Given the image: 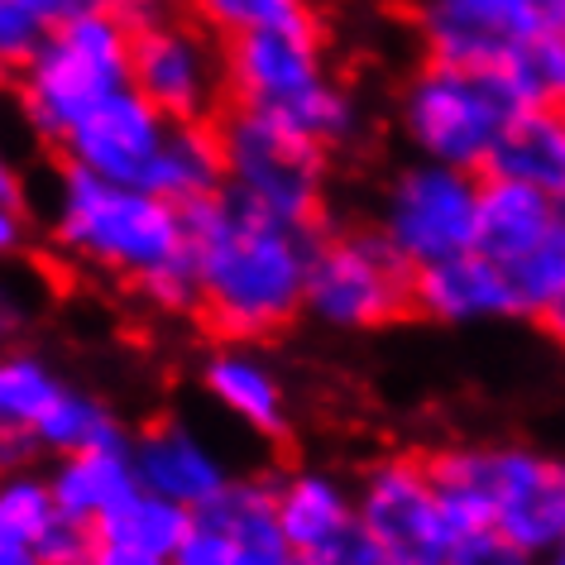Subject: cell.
Instances as JSON below:
<instances>
[{
  "label": "cell",
  "mask_w": 565,
  "mask_h": 565,
  "mask_svg": "<svg viewBox=\"0 0 565 565\" xmlns=\"http://www.w3.org/2000/svg\"><path fill=\"white\" fill-rule=\"evenodd\" d=\"M542 327L551 331V335H556V341L565 345V302H556V307H551V312H546V321H542Z\"/></svg>",
  "instance_id": "cell-42"
},
{
  "label": "cell",
  "mask_w": 565,
  "mask_h": 565,
  "mask_svg": "<svg viewBox=\"0 0 565 565\" xmlns=\"http://www.w3.org/2000/svg\"><path fill=\"white\" fill-rule=\"evenodd\" d=\"M268 484H274L278 522H282V532H288V542L298 546V556L360 518L355 484H350L345 475L327 470V465H288V470H278Z\"/></svg>",
  "instance_id": "cell-19"
},
{
  "label": "cell",
  "mask_w": 565,
  "mask_h": 565,
  "mask_svg": "<svg viewBox=\"0 0 565 565\" xmlns=\"http://www.w3.org/2000/svg\"><path fill=\"white\" fill-rule=\"evenodd\" d=\"M536 565H565V542H556L546 556H536Z\"/></svg>",
  "instance_id": "cell-43"
},
{
  "label": "cell",
  "mask_w": 565,
  "mask_h": 565,
  "mask_svg": "<svg viewBox=\"0 0 565 565\" xmlns=\"http://www.w3.org/2000/svg\"><path fill=\"white\" fill-rule=\"evenodd\" d=\"M355 513L393 565H450L460 518L431 470V456L388 450L355 479Z\"/></svg>",
  "instance_id": "cell-9"
},
{
  "label": "cell",
  "mask_w": 565,
  "mask_h": 565,
  "mask_svg": "<svg viewBox=\"0 0 565 565\" xmlns=\"http://www.w3.org/2000/svg\"><path fill=\"white\" fill-rule=\"evenodd\" d=\"M34 556L44 565H92V556H96V527L58 513V518H53V527L34 542Z\"/></svg>",
  "instance_id": "cell-32"
},
{
  "label": "cell",
  "mask_w": 565,
  "mask_h": 565,
  "mask_svg": "<svg viewBox=\"0 0 565 565\" xmlns=\"http://www.w3.org/2000/svg\"><path fill=\"white\" fill-rule=\"evenodd\" d=\"M44 39L49 24L30 10V0H0V77H20Z\"/></svg>",
  "instance_id": "cell-29"
},
{
  "label": "cell",
  "mask_w": 565,
  "mask_h": 565,
  "mask_svg": "<svg viewBox=\"0 0 565 565\" xmlns=\"http://www.w3.org/2000/svg\"><path fill=\"white\" fill-rule=\"evenodd\" d=\"M92 565H173L168 556H153V551H139V546H120V542H102L96 536V556Z\"/></svg>",
  "instance_id": "cell-37"
},
{
  "label": "cell",
  "mask_w": 565,
  "mask_h": 565,
  "mask_svg": "<svg viewBox=\"0 0 565 565\" xmlns=\"http://www.w3.org/2000/svg\"><path fill=\"white\" fill-rule=\"evenodd\" d=\"M450 565H536V556L499 527H465L456 551H450Z\"/></svg>",
  "instance_id": "cell-31"
},
{
  "label": "cell",
  "mask_w": 565,
  "mask_h": 565,
  "mask_svg": "<svg viewBox=\"0 0 565 565\" xmlns=\"http://www.w3.org/2000/svg\"><path fill=\"white\" fill-rule=\"evenodd\" d=\"M532 6L536 10H542V15L551 20V15H561V10H565V0H532Z\"/></svg>",
  "instance_id": "cell-44"
},
{
  "label": "cell",
  "mask_w": 565,
  "mask_h": 565,
  "mask_svg": "<svg viewBox=\"0 0 565 565\" xmlns=\"http://www.w3.org/2000/svg\"><path fill=\"white\" fill-rule=\"evenodd\" d=\"M192 15L216 39H245L268 30H317L312 0H188Z\"/></svg>",
  "instance_id": "cell-26"
},
{
  "label": "cell",
  "mask_w": 565,
  "mask_h": 565,
  "mask_svg": "<svg viewBox=\"0 0 565 565\" xmlns=\"http://www.w3.org/2000/svg\"><path fill=\"white\" fill-rule=\"evenodd\" d=\"M149 192L168 196L182 211L225 192V159H221L216 120H173L159 163L149 173Z\"/></svg>",
  "instance_id": "cell-22"
},
{
  "label": "cell",
  "mask_w": 565,
  "mask_h": 565,
  "mask_svg": "<svg viewBox=\"0 0 565 565\" xmlns=\"http://www.w3.org/2000/svg\"><path fill=\"white\" fill-rule=\"evenodd\" d=\"M34 456V441L24 431H10V427H0V475H10V470H24Z\"/></svg>",
  "instance_id": "cell-39"
},
{
  "label": "cell",
  "mask_w": 565,
  "mask_h": 565,
  "mask_svg": "<svg viewBox=\"0 0 565 565\" xmlns=\"http://www.w3.org/2000/svg\"><path fill=\"white\" fill-rule=\"evenodd\" d=\"M546 15L532 0H422L417 34L427 58L465 67H508L527 58Z\"/></svg>",
  "instance_id": "cell-12"
},
{
  "label": "cell",
  "mask_w": 565,
  "mask_h": 565,
  "mask_svg": "<svg viewBox=\"0 0 565 565\" xmlns=\"http://www.w3.org/2000/svg\"><path fill=\"white\" fill-rule=\"evenodd\" d=\"M413 274L379 231H327L307 264V317L327 331H384L413 312Z\"/></svg>",
  "instance_id": "cell-8"
},
{
  "label": "cell",
  "mask_w": 565,
  "mask_h": 565,
  "mask_svg": "<svg viewBox=\"0 0 565 565\" xmlns=\"http://www.w3.org/2000/svg\"><path fill=\"white\" fill-rule=\"evenodd\" d=\"M67 388L63 370L30 345H0V427L24 431L34 441L39 417Z\"/></svg>",
  "instance_id": "cell-23"
},
{
  "label": "cell",
  "mask_w": 565,
  "mask_h": 565,
  "mask_svg": "<svg viewBox=\"0 0 565 565\" xmlns=\"http://www.w3.org/2000/svg\"><path fill=\"white\" fill-rule=\"evenodd\" d=\"M168 130H173V120H168L145 92L120 87L116 96L92 106L87 116L67 130L58 153L67 168H82V173L149 188V173L163 153Z\"/></svg>",
  "instance_id": "cell-14"
},
{
  "label": "cell",
  "mask_w": 565,
  "mask_h": 565,
  "mask_svg": "<svg viewBox=\"0 0 565 565\" xmlns=\"http://www.w3.org/2000/svg\"><path fill=\"white\" fill-rule=\"evenodd\" d=\"M182 6H188V0H116V6H110V10H120V15H125V20H130V24H135V30H139V24H149V20L178 15V10H182Z\"/></svg>",
  "instance_id": "cell-38"
},
{
  "label": "cell",
  "mask_w": 565,
  "mask_h": 565,
  "mask_svg": "<svg viewBox=\"0 0 565 565\" xmlns=\"http://www.w3.org/2000/svg\"><path fill=\"white\" fill-rule=\"evenodd\" d=\"M0 565H44L34 556V546L24 542H0Z\"/></svg>",
  "instance_id": "cell-41"
},
{
  "label": "cell",
  "mask_w": 565,
  "mask_h": 565,
  "mask_svg": "<svg viewBox=\"0 0 565 565\" xmlns=\"http://www.w3.org/2000/svg\"><path fill=\"white\" fill-rule=\"evenodd\" d=\"M49 239L87 274L130 282L153 312H196L188 211L159 192L63 163L49 192Z\"/></svg>",
  "instance_id": "cell-1"
},
{
  "label": "cell",
  "mask_w": 565,
  "mask_h": 565,
  "mask_svg": "<svg viewBox=\"0 0 565 565\" xmlns=\"http://www.w3.org/2000/svg\"><path fill=\"white\" fill-rule=\"evenodd\" d=\"M565 216L561 196H546L536 188H522L513 178L484 173V192H479V245L493 264H513L518 254H527L536 239L556 231Z\"/></svg>",
  "instance_id": "cell-20"
},
{
  "label": "cell",
  "mask_w": 565,
  "mask_h": 565,
  "mask_svg": "<svg viewBox=\"0 0 565 565\" xmlns=\"http://www.w3.org/2000/svg\"><path fill=\"white\" fill-rule=\"evenodd\" d=\"M302 565H393L384 556V546L364 532V522L355 518L350 527H341L327 542H317L312 551H302Z\"/></svg>",
  "instance_id": "cell-30"
},
{
  "label": "cell",
  "mask_w": 565,
  "mask_h": 565,
  "mask_svg": "<svg viewBox=\"0 0 565 565\" xmlns=\"http://www.w3.org/2000/svg\"><path fill=\"white\" fill-rule=\"evenodd\" d=\"M173 565H302L274 508L268 479H235L211 508L192 518Z\"/></svg>",
  "instance_id": "cell-13"
},
{
  "label": "cell",
  "mask_w": 565,
  "mask_h": 565,
  "mask_svg": "<svg viewBox=\"0 0 565 565\" xmlns=\"http://www.w3.org/2000/svg\"><path fill=\"white\" fill-rule=\"evenodd\" d=\"M225 82H231V106L274 116L321 149L345 145L360 130V102L331 73L321 30H268L231 39Z\"/></svg>",
  "instance_id": "cell-5"
},
{
  "label": "cell",
  "mask_w": 565,
  "mask_h": 565,
  "mask_svg": "<svg viewBox=\"0 0 565 565\" xmlns=\"http://www.w3.org/2000/svg\"><path fill=\"white\" fill-rule=\"evenodd\" d=\"M135 58V24L120 10L73 20L49 30L44 49L15 77V110L39 145L58 149L67 130L102 106L106 96L130 87Z\"/></svg>",
  "instance_id": "cell-6"
},
{
  "label": "cell",
  "mask_w": 565,
  "mask_h": 565,
  "mask_svg": "<svg viewBox=\"0 0 565 565\" xmlns=\"http://www.w3.org/2000/svg\"><path fill=\"white\" fill-rule=\"evenodd\" d=\"M0 196L6 202H24V168L15 163V153L0 145Z\"/></svg>",
  "instance_id": "cell-40"
},
{
  "label": "cell",
  "mask_w": 565,
  "mask_h": 565,
  "mask_svg": "<svg viewBox=\"0 0 565 565\" xmlns=\"http://www.w3.org/2000/svg\"><path fill=\"white\" fill-rule=\"evenodd\" d=\"M110 441H125L116 407L77 384H67L34 427V450H44L53 460L77 456V450H92V446H110Z\"/></svg>",
  "instance_id": "cell-24"
},
{
  "label": "cell",
  "mask_w": 565,
  "mask_h": 565,
  "mask_svg": "<svg viewBox=\"0 0 565 565\" xmlns=\"http://www.w3.org/2000/svg\"><path fill=\"white\" fill-rule=\"evenodd\" d=\"M34 312H39L34 288L0 264V345H15L34 327Z\"/></svg>",
  "instance_id": "cell-34"
},
{
  "label": "cell",
  "mask_w": 565,
  "mask_h": 565,
  "mask_svg": "<svg viewBox=\"0 0 565 565\" xmlns=\"http://www.w3.org/2000/svg\"><path fill=\"white\" fill-rule=\"evenodd\" d=\"M24 245H30V216H24V202H6V196H0V264H10Z\"/></svg>",
  "instance_id": "cell-36"
},
{
  "label": "cell",
  "mask_w": 565,
  "mask_h": 565,
  "mask_svg": "<svg viewBox=\"0 0 565 565\" xmlns=\"http://www.w3.org/2000/svg\"><path fill=\"white\" fill-rule=\"evenodd\" d=\"M49 489H53V499H58L63 518L102 527V522L139 489L130 441H110V446L77 450V456H58L49 470Z\"/></svg>",
  "instance_id": "cell-18"
},
{
  "label": "cell",
  "mask_w": 565,
  "mask_h": 565,
  "mask_svg": "<svg viewBox=\"0 0 565 565\" xmlns=\"http://www.w3.org/2000/svg\"><path fill=\"white\" fill-rule=\"evenodd\" d=\"M431 470L460 527H499L532 556L565 542V456L527 441H465L436 450Z\"/></svg>",
  "instance_id": "cell-4"
},
{
  "label": "cell",
  "mask_w": 565,
  "mask_h": 565,
  "mask_svg": "<svg viewBox=\"0 0 565 565\" xmlns=\"http://www.w3.org/2000/svg\"><path fill=\"white\" fill-rule=\"evenodd\" d=\"M493 178H513L522 188H536L565 202V116L556 102H536L518 110V120L503 130L499 149L489 159Z\"/></svg>",
  "instance_id": "cell-21"
},
{
  "label": "cell",
  "mask_w": 565,
  "mask_h": 565,
  "mask_svg": "<svg viewBox=\"0 0 565 565\" xmlns=\"http://www.w3.org/2000/svg\"><path fill=\"white\" fill-rule=\"evenodd\" d=\"M192 508H182L173 499H163V493H153L139 484L130 499H125L116 513H110L102 527H96V536L102 542H120V546H139V551H153V556H178V546L188 542L192 532Z\"/></svg>",
  "instance_id": "cell-25"
},
{
  "label": "cell",
  "mask_w": 565,
  "mask_h": 565,
  "mask_svg": "<svg viewBox=\"0 0 565 565\" xmlns=\"http://www.w3.org/2000/svg\"><path fill=\"white\" fill-rule=\"evenodd\" d=\"M546 102L527 58L508 67H465L427 58L398 92V130L413 159L489 173L503 130L518 110Z\"/></svg>",
  "instance_id": "cell-3"
},
{
  "label": "cell",
  "mask_w": 565,
  "mask_h": 565,
  "mask_svg": "<svg viewBox=\"0 0 565 565\" xmlns=\"http://www.w3.org/2000/svg\"><path fill=\"white\" fill-rule=\"evenodd\" d=\"M503 274L518 292L522 317L546 321L551 307L565 302V216L556 221V231L546 239H536L527 254H518L513 264H503Z\"/></svg>",
  "instance_id": "cell-27"
},
{
  "label": "cell",
  "mask_w": 565,
  "mask_h": 565,
  "mask_svg": "<svg viewBox=\"0 0 565 565\" xmlns=\"http://www.w3.org/2000/svg\"><path fill=\"white\" fill-rule=\"evenodd\" d=\"M196 384L216 413H225L239 431L259 436V441H282L292 431L288 384L254 341H221L216 350H206Z\"/></svg>",
  "instance_id": "cell-15"
},
{
  "label": "cell",
  "mask_w": 565,
  "mask_h": 565,
  "mask_svg": "<svg viewBox=\"0 0 565 565\" xmlns=\"http://www.w3.org/2000/svg\"><path fill=\"white\" fill-rule=\"evenodd\" d=\"M130 87L145 92L168 120H221L231 102L225 82V39L196 15H163L135 30Z\"/></svg>",
  "instance_id": "cell-11"
},
{
  "label": "cell",
  "mask_w": 565,
  "mask_h": 565,
  "mask_svg": "<svg viewBox=\"0 0 565 565\" xmlns=\"http://www.w3.org/2000/svg\"><path fill=\"white\" fill-rule=\"evenodd\" d=\"M312 225L274 221L231 192L188 211L196 317L221 341H268L307 317Z\"/></svg>",
  "instance_id": "cell-2"
},
{
  "label": "cell",
  "mask_w": 565,
  "mask_h": 565,
  "mask_svg": "<svg viewBox=\"0 0 565 565\" xmlns=\"http://www.w3.org/2000/svg\"><path fill=\"white\" fill-rule=\"evenodd\" d=\"M527 67L536 73V82H542L546 102H561L565 96V10L551 15L546 30L536 34V44L527 53Z\"/></svg>",
  "instance_id": "cell-33"
},
{
  "label": "cell",
  "mask_w": 565,
  "mask_h": 565,
  "mask_svg": "<svg viewBox=\"0 0 565 565\" xmlns=\"http://www.w3.org/2000/svg\"><path fill=\"white\" fill-rule=\"evenodd\" d=\"M130 450H135L139 484L182 503V508H192V513L211 508L225 489L235 484L225 450L211 441L202 427H192V422H182V417H168V422L145 427L130 441Z\"/></svg>",
  "instance_id": "cell-16"
},
{
  "label": "cell",
  "mask_w": 565,
  "mask_h": 565,
  "mask_svg": "<svg viewBox=\"0 0 565 565\" xmlns=\"http://www.w3.org/2000/svg\"><path fill=\"white\" fill-rule=\"evenodd\" d=\"M413 312L436 327H499V321H518L522 307L503 264H493L484 249H465L417 268Z\"/></svg>",
  "instance_id": "cell-17"
},
{
  "label": "cell",
  "mask_w": 565,
  "mask_h": 565,
  "mask_svg": "<svg viewBox=\"0 0 565 565\" xmlns=\"http://www.w3.org/2000/svg\"><path fill=\"white\" fill-rule=\"evenodd\" d=\"M225 192L274 221L317 225L327 206V149L274 116L231 106L216 120Z\"/></svg>",
  "instance_id": "cell-7"
},
{
  "label": "cell",
  "mask_w": 565,
  "mask_h": 565,
  "mask_svg": "<svg viewBox=\"0 0 565 565\" xmlns=\"http://www.w3.org/2000/svg\"><path fill=\"white\" fill-rule=\"evenodd\" d=\"M479 192H484V173L413 159L388 178L374 231L413 268L441 264L479 245Z\"/></svg>",
  "instance_id": "cell-10"
},
{
  "label": "cell",
  "mask_w": 565,
  "mask_h": 565,
  "mask_svg": "<svg viewBox=\"0 0 565 565\" xmlns=\"http://www.w3.org/2000/svg\"><path fill=\"white\" fill-rule=\"evenodd\" d=\"M556 106H561V116H565V96H561V102H556Z\"/></svg>",
  "instance_id": "cell-45"
},
{
  "label": "cell",
  "mask_w": 565,
  "mask_h": 565,
  "mask_svg": "<svg viewBox=\"0 0 565 565\" xmlns=\"http://www.w3.org/2000/svg\"><path fill=\"white\" fill-rule=\"evenodd\" d=\"M53 518H58V499L49 489V475L30 470V465L0 475V542L34 546L53 527Z\"/></svg>",
  "instance_id": "cell-28"
},
{
  "label": "cell",
  "mask_w": 565,
  "mask_h": 565,
  "mask_svg": "<svg viewBox=\"0 0 565 565\" xmlns=\"http://www.w3.org/2000/svg\"><path fill=\"white\" fill-rule=\"evenodd\" d=\"M110 6H116V0H30V10L49 24V30L73 24V20H87V15H102V10H110Z\"/></svg>",
  "instance_id": "cell-35"
}]
</instances>
